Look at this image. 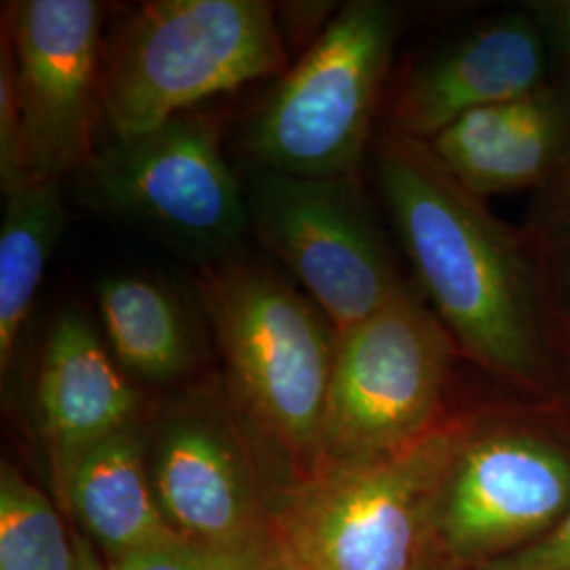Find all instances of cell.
Masks as SVG:
<instances>
[{"instance_id": "obj_1", "label": "cell", "mask_w": 570, "mask_h": 570, "mask_svg": "<svg viewBox=\"0 0 570 570\" xmlns=\"http://www.w3.org/2000/svg\"><path fill=\"white\" fill-rule=\"evenodd\" d=\"M376 180L421 294L456 346L513 387H548L546 289L527 245L429 142L389 129Z\"/></svg>"}, {"instance_id": "obj_2", "label": "cell", "mask_w": 570, "mask_h": 570, "mask_svg": "<svg viewBox=\"0 0 570 570\" xmlns=\"http://www.w3.org/2000/svg\"><path fill=\"white\" fill-rule=\"evenodd\" d=\"M285 70L284 35L271 2L150 0L104 49V119L112 138H131Z\"/></svg>"}, {"instance_id": "obj_3", "label": "cell", "mask_w": 570, "mask_h": 570, "mask_svg": "<svg viewBox=\"0 0 570 570\" xmlns=\"http://www.w3.org/2000/svg\"><path fill=\"white\" fill-rule=\"evenodd\" d=\"M400 37V9L346 2L244 125L252 165L294 176H357Z\"/></svg>"}, {"instance_id": "obj_4", "label": "cell", "mask_w": 570, "mask_h": 570, "mask_svg": "<svg viewBox=\"0 0 570 570\" xmlns=\"http://www.w3.org/2000/svg\"><path fill=\"white\" fill-rule=\"evenodd\" d=\"M197 289L249 416L317 463L338 341L326 313L273 271L245 263L205 266Z\"/></svg>"}, {"instance_id": "obj_5", "label": "cell", "mask_w": 570, "mask_h": 570, "mask_svg": "<svg viewBox=\"0 0 570 570\" xmlns=\"http://www.w3.org/2000/svg\"><path fill=\"white\" fill-rule=\"evenodd\" d=\"M469 416L367 463L317 465L289 494L277 539L303 570H421L433 558L435 505Z\"/></svg>"}, {"instance_id": "obj_6", "label": "cell", "mask_w": 570, "mask_h": 570, "mask_svg": "<svg viewBox=\"0 0 570 570\" xmlns=\"http://www.w3.org/2000/svg\"><path fill=\"white\" fill-rule=\"evenodd\" d=\"M456 348L423 294L407 285L338 332L315 468L385 459L442 425Z\"/></svg>"}, {"instance_id": "obj_7", "label": "cell", "mask_w": 570, "mask_h": 570, "mask_svg": "<svg viewBox=\"0 0 570 570\" xmlns=\"http://www.w3.org/2000/svg\"><path fill=\"white\" fill-rule=\"evenodd\" d=\"M244 190L249 228L336 332L406 287L357 176L311 178L249 164Z\"/></svg>"}, {"instance_id": "obj_8", "label": "cell", "mask_w": 570, "mask_h": 570, "mask_svg": "<svg viewBox=\"0 0 570 570\" xmlns=\"http://www.w3.org/2000/svg\"><path fill=\"white\" fill-rule=\"evenodd\" d=\"M570 511V449L520 419L469 421L435 505L433 558L471 570L546 537Z\"/></svg>"}, {"instance_id": "obj_9", "label": "cell", "mask_w": 570, "mask_h": 570, "mask_svg": "<svg viewBox=\"0 0 570 570\" xmlns=\"http://www.w3.org/2000/svg\"><path fill=\"white\" fill-rule=\"evenodd\" d=\"M85 174L104 207L202 258L225 256L249 228L244 180L223 153V122L199 108L112 138Z\"/></svg>"}, {"instance_id": "obj_10", "label": "cell", "mask_w": 570, "mask_h": 570, "mask_svg": "<svg viewBox=\"0 0 570 570\" xmlns=\"http://www.w3.org/2000/svg\"><path fill=\"white\" fill-rule=\"evenodd\" d=\"M104 7L18 0L2 11L20 100L28 184L60 183L94 157L102 110Z\"/></svg>"}, {"instance_id": "obj_11", "label": "cell", "mask_w": 570, "mask_h": 570, "mask_svg": "<svg viewBox=\"0 0 570 570\" xmlns=\"http://www.w3.org/2000/svg\"><path fill=\"white\" fill-rule=\"evenodd\" d=\"M551 49L532 11L469 30L410 70L391 108V131L429 142L469 110L513 102L550 85Z\"/></svg>"}, {"instance_id": "obj_12", "label": "cell", "mask_w": 570, "mask_h": 570, "mask_svg": "<svg viewBox=\"0 0 570 570\" xmlns=\"http://www.w3.org/2000/svg\"><path fill=\"white\" fill-rule=\"evenodd\" d=\"M153 490L186 539L237 546L271 534L235 429L207 410L171 414L150 446Z\"/></svg>"}, {"instance_id": "obj_13", "label": "cell", "mask_w": 570, "mask_h": 570, "mask_svg": "<svg viewBox=\"0 0 570 570\" xmlns=\"http://www.w3.org/2000/svg\"><path fill=\"white\" fill-rule=\"evenodd\" d=\"M140 393L79 311L53 322L37 381L39 433L56 482L87 450L134 428Z\"/></svg>"}, {"instance_id": "obj_14", "label": "cell", "mask_w": 570, "mask_h": 570, "mask_svg": "<svg viewBox=\"0 0 570 570\" xmlns=\"http://www.w3.org/2000/svg\"><path fill=\"white\" fill-rule=\"evenodd\" d=\"M146 449L136 425L125 429L87 450L58 484L68 510L106 560L157 548L178 534L155 497Z\"/></svg>"}, {"instance_id": "obj_15", "label": "cell", "mask_w": 570, "mask_h": 570, "mask_svg": "<svg viewBox=\"0 0 570 570\" xmlns=\"http://www.w3.org/2000/svg\"><path fill=\"white\" fill-rule=\"evenodd\" d=\"M66 226L60 183L28 184L4 195L0 223V367L7 372L30 320L45 268Z\"/></svg>"}, {"instance_id": "obj_16", "label": "cell", "mask_w": 570, "mask_h": 570, "mask_svg": "<svg viewBox=\"0 0 570 570\" xmlns=\"http://www.w3.org/2000/svg\"><path fill=\"white\" fill-rule=\"evenodd\" d=\"M98 306L108 345L122 370L161 383L190 366L188 320L161 285L134 275L106 277L98 287Z\"/></svg>"}, {"instance_id": "obj_17", "label": "cell", "mask_w": 570, "mask_h": 570, "mask_svg": "<svg viewBox=\"0 0 570 570\" xmlns=\"http://www.w3.org/2000/svg\"><path fill=\"white\" fill-rule=\"evenodd\" d=\"M570 155V89L546 85L518 104L515 119L463 186L487 199L537 188L560 174Z\"/></svg>"}, {"instance_id": "obj_18", "label": "cell", "mask_w": 570, "mask_h": 570, "mask_svg": "<svg viewBox=\"0 0 570 570\" xmlns=\"http://www.w3.org/2000/svg\"><path fill=\"white\" fill-rule=\"evenodd\" d=\"M0 570H79L53 503L7 463L0 469Z\"/></svg>"}, {"instance_id": "obj_19", "label": "cell", "mask_w": 570, "mask_h": 570, "mask_svg": "<svg viewBox=\"0 0 570 570\" xmlns=\"http://www.w3.org/2000/svg\"><path fill=\"white\" fill-rule=\"evenodd\" d=\"M289 556L277 534L218 546L176 534L157 548L106 560L108 570H285Z\"/></svg>"}, {"instance_id": "obj_20", "label": "cell", "mask_w": 570, "mask_h": 570, "mask_svg": "<svg viewBox=\"0 0 570 570\" xmlns=\"http://www.w3.org/2000/svg\"><path fill=\"white\" fill-rule=\"evenodd\" d=\"M0 184L4 195L28 186L13 58L4 39L0 41Z\"/></svg>"}, {"instance_id": "obj_21", "label": "cell", "mask_w": 570, "mask_h": 570, "mask_svg": "<svg viewBox=\"0 0 570 570\" xmlns=\"http://www.w3.org/2000/svg\"><path fill=\"white\" fill-rule=\"evenodd\" d=\"M471 570H570V511L527 550Z\"/></svg>"}, {"instance_id": "obj_22", "label": "cell", "mask_w": 570, "mask_h": 570, "mask_svg": "<svg viewBox=\"0 0 570 570\" xmlns=\"http://www.w3.org/2000/svg\"><path fill=\"white\" fill-rule=\"evenodd\" d=\"M541 239L548 245V279H543V289L548 287L553 292L558 317L570 330V225L562 226Z\"/></svg>"}, {"instance_id": "obj_23", "label": "cell", "mask_w": 570, "mask_h": 570, "mask_svg": "<svg viewBox=\"0 0 570 570\" xmlns=\"http://www.w3.org/2000/svg\"><path fill=\"white\" fill-rule=\"evenodd\" d=\"M567 225H570V155L560 174L539 193L532 228L539 237H548Z\"/></svg>"}, {"instance_id": "obj_24", "label": "cell", "mask_w": 570, "mask_h": 570, "mask_svg": "<svg viewBox=\"0 0 570 570\" xmlns=\"http://www.w3.org/2000/svg\"><path fill=\"white\" fill-rule=\"evenodd\" d=\"M532 13L541 21L546 37L570 70V0H558V2H543L534 4Z\"/></svg>"}, {"instance_id": "obj_25", "label": "cell", "mask_w": 570, "mask_h": 570, "mask_svg": "<svg viewBox=\"0 0 570 570\" xmlns=\"http://www.w3.org/2000/svg\"><path fill=\"white\" fill-rule=\"evenodd\" d=\"M72 541H75V550H77V569L108 570L102 562V558H100V553L96 551L94 543L87 537L77 534V537H72Z\"/></svg>"}, {"instance_id": "obj_26", "label": "cell", "mask_w": 570, "mask_h": 570, "mask_svg": "<svg viewBox=\"0 0 570 570\" xmlns=\"http://www.w3.org/2000/svg\"><path fill=\"white\" fill-rule=\"evenodd\" d=\"M421 570H449L446 569V567H442V564H440V562H438V560H435V558H431V560H429L428 564H425V567H423V569Z\"/></svg>"}, {"instance_id": "obj_27", "label": "cell", "mask_w": 570, "mask_h": 570, "mask_svg": "<svg viewBox=\"0 0 570 570\" xmlns=\"http://www.w3.org/2000/svg\"><path fill=\"white\" fill-rule=\"evenodd\" d=\"M285 570H303V569H298V567H296V564H294V562H292V558H289V562H287V567H285Z\"/></svg>"}]
</instances>
